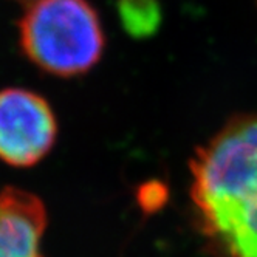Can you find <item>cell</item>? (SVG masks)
<instances>
[{"label":"cell","mask_w":257,"mask_h":257,"mask_svg":"<svg viewBox=\"0 0 257 257\" xmlns=\"http://www.w3.org/2000/svg\"><path fill=\"white\" fill-rule=\"evenodd\" d=\"M17 2L25 4V5H31V4H34V2H38V0H17Z\"/></svg>","instance_id":"6"},{"label":"cell","mask_w":257,"mask_h":257,"mask_svg":"<svg viewBox=\"0 0 257 257\" xmlns=\"http://www.w3.org/2000/svg\"><path fill=\"white\" fill-rule=\"evenodd\" d=\"M58 122L51 105L25 88L0 91V160L14 168L38 164L53 149Z\"/></svg>","instance_id":"3"},{"label":"cell","mask_w":257,"mask_h":257,"mask_svg":"<svg viewBox=\"0 0 257 257\" xmlns=\"http://www.w3.org/2000/svg\"><path fill=\"white\" fill-rule=\"evenodd\" d=\"M116 10L122 28L135 39L151 38L161 25L160 0H118Z\"/></svg>","instance_id":"5"},{"label":"cell","mask_w":257,"mask_h":257,"mask_svg":"<svg viewBox=\"0 0 257 257\" xmlns=\"http://www.w3.org/2000/svg\"><path fill=\"white\" fill-rule=\"evenodd\" d=\"M45 228L47 212L38 197L17 188L0 192V257H44Z\"/></svg>","instance_id":"4"},{"label":"cell","mask_w":257,"mask_h":257,"mask_svg":"<svg viewBox=\"0 0 257 257\" xmlns=\"http://www.w3.org/2000/svg\"><path fill=\"white\" fill-rule=\"evenodd\" d=\"M25 56L59 78L81 76L93 68L104 51L101 19L88 0H38L19 22Z\"/></svg>","instance_id":"2"},{"label":"cell","mask_w":257,"mask_h":257,"mask_svg":"<svg viewBox=\"0 0 257 257\" xmlns=\"http://www.w3.org/2000/svg\"><path fill=\"white\" fill-rule=\"evenodd\" d=\"M201 228L229 257H257V115L229 121L191 161Z\"/></svg>","instance_id":"1"}]
</instances>
